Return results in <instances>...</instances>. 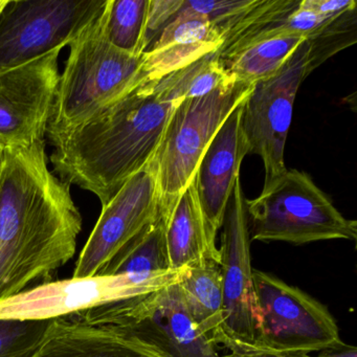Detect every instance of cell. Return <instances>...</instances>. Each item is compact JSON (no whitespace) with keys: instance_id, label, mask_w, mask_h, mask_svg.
<instances>
[{"instance_id":"1","label":"cell","mask_w":357,"mask_h":357,"mask_svg":"<svg viewBox=\"0 0 357 357\" xmlns=\"http://www.w3.org/2000/svg\"><path fill=\"white\" fill-rule=\"evenodd\" d=\"M82 216L47 166L45 142L5 148L0 172V302L49 282L75 256Z\"/></svg>"},{"instance_id":"2","label":"cell","mask_w":357,"mask_h":357,"mask_svg":"<svg viewBox=\"0 0 357 357\" xmlns=\"http://www.w3.org/2000/svg\"><path fill=\"white\" fill-rule=\"evenodd\" d=\"M179 103L162 101L148 83L137 87L52 143L55 172L105 206L128 179L151 164Z\"/></svg>"},{"instance_id":"3","label":"cell","mask_w":357,"mask_h":357,"mask_svg":"<svg viewBox=\"0 0 357 357\" xmlns=\"http://www.w3.org/2000/svg\"><path fill=\"white\" fill-rule=\"evenodd\" d=\"M108 3L70 45L47 127L51 144L147 83L144 54L131 55L108 39Z\"/></svg>"},{"instance_id":"4","label":"cell","mask_w":357,"mask_h":357,"mask_svg":"<svg viewBox=\"0 0 357 357\" xmlns=\"http://www.w3.org/2000/svg\"><path fill=\"white\" fill-rule=\"evenodd\" d=\"M246 208L252 241L303 245L357 237L356 221L344 218L310 175L296 169L246 200Z\"/></svg>"},{"instance_id":"5","label":"cell","mask_w":357,"mask_h":357,"mask_svg":"<svg viewBox=\"0 0 357 357\" xmlns=\"http://www.w3.org/2000/svg\"><path fill=\"white\" fill-rule=\"evenodd\" d=\"M254 85V84H252ZM252 85L234 82L175 107L151 162L160 210H168L195 176L206 148L227 116L248 99Z\"/></svg>"},{"instance_id":"6","label":"cell","mask_w":357,"mask_h":357,"mask_svg":"<svg viewBox=\"0 0 357 357\" xmlns=\"http://www.w3.org/2000/svg\"><path fill=\"white\" fill-rule=\"evenodd\" d=\"M259 324L257 351L319 352L340 342V329L329 309L275 275L252 271Z\"/></svg>"},{"instance_id":"7","label":"cell","mask_w":357,"mask_h":357,"mask_svg":"<svg viewBox=\"0 0 357 357\" xmlns=\"http://www.w3.org/2000/svg\"><path fill=\"white\" fill-rule=\"evenodd\" d=\"M106 0H8L0 12V72L70 45Z\"/></svg>"},{"instance_id":"8","label":"cell","mask_w":357,"mask_h":357,"mask_svg":"<svg viewBox=\"0 0 357 357\" xmlns=\"http://www.w3.org/2000/svg\"><path fill=\"white\" fill-rule=\"evenodd\" d=\"M152 277L104 275L49 281L0 302V319L45 321L78 314L176 283L185 273Z\"/></svg>"},{"instance_id":"9","label":"cell","mask_w":357,"mask_h":357,"mask_svg":"<svg viewBox=\"0 0 357 357\" xmlns=\"http://www.w3.org/2000/svg\"><path fill=\"white\" fill-rule=\"evenodd\" d=\"M84 313L137 336L165 357H223L218 347L196 327L179 281Z\"/></svg>"},{"instance_id":"10","label":"cell","mask_w":357,"mask_h":357,"mask_svg":"<svg viewBox=\"0 0 357 357\" xmlns=\"http://www.w3.org/2000/svg\"><path fill=\"white\" fill-rule=\"evenodd\" d=\"M246 198L236 181L223 220L220 267L222 271L223 325L221 346L231 354L256 352L259 315L252 282Z\"/></svg>"},{"instance_id":"11","label":"cell","mask_w":357,"mask_h":357,"mask_svg":"<svg viewBox=\"0 0 357 357\" xmlns=\"http://www.w3.org/2000/svg\"><path fill=\"white\" fill-rule=\"evenodd\" d=\"M306 40L279 70L252 85L243 104L242 128L250 153L258 154L264 166V188L287 171L284 152L292 121L294 101L307 74Z\"/></svg>"},{"instance_id":"12","label":"cell","mask_w":357,"mask_h":357,"mask_svg":"<svg viewBox=\"0 0 357 357\" xmlns=\"http://www.w3.org/2000/svg\"><path fill=\"white\" fill-rule=\"evenodd\" d=\"M155 171L150 164L126 181L102 208L81 250L74 278L104 275L121 250L160 216Z\"/></svg>"},{"instance_id":"13","label":"cell","mask_w":357,"mask_h":357,"mask_svg":"<svg viewBox=\"0 0 357 357\" xmlns=\"http://www.w3.org/2000/svg\"><path fill=\"white\" fill-rule=\"evenodd\" d=\"M61 50L0 72V144L26 148L45 142L59 82Z\"/></svg>"},{"instance_id":"14","label":"cell","mask_w":357,"mask_h":357,"mask_svg":"<svg viewBox=\"0 0 357 357\" xmlns=\"http://www.w3.org/2000/svg\"><path fill=\"white\" fill-rule=\"evenodd\" d=\"M244 102L227 116L217 131L193 178L206 229L215 243L236 181L240 178L242 162L250 153L242 128Z\"/></svg>"},{"instance_id":"15","label":"cell","mask_w":357,"mask_h":357,"mask_svg":"<svg viewBox=\"0 0 357 357\" xmlns=\"http://www.w3.org/2000/svg\"><path fill=\"white\" fill-rule=\"evenodd\" d=\"M31 357H165L137 336L86 313L49 321Z\"/></svg>"},{"instance_id":"16","label":"cell","mask_w":357,"mask_h":357,"mask_svg":"<svg viewBox=\"0 0 357 357\" xmlns=\"http://www.w3.org/2000/svg\"><path fill=\"white\" fill-rule=\"evenodd\" d=\"M222 43V33L213 22L181 8L144 53L147 83L160 80L208 54L218 52Z\"/></svg>"},{"instance_id":"17","label":"cell","mask_w":357,"mask_h":357,"mask_svg":"<svg viewBox=\"0 0 357 357\" xmlns=\"http://www.w3.org/2000/svg\"><path fill=\"white\" fill-rule=\"evenodd\" d=\"M160 214L171 271H183L206 261L220 264V250L206 229L194 179L174 204Z\"/></svg>"},{"instance_id":"18","label":"cell","mask_w":357,"mask_h":357,"mask_svg":"<svg viewBox=\"0 0 357 357\" xmlns=\"http://www.w3.org/2000/svg\"><path fill=\"white\" fill-rule=\"evenodd\" d=\"M179 287L196 327L219 348L223 325L220 264L206 261L188 267L179 280Z\"/></svg>"},{"instance_id":"19","label":"cell","mask_w":357,"mask_h":357,"mask_svg":"<svg viewBox=\"0 0 357 357\" xmlns=\"http://www.w3.org/2000/svg\"><path fill=\"white\" fill-rule=\"evenodd\" d=\"M305 40L304 37L296 35L261 39L221 62L234 80L252 85L275 75Z\"/></svg>"},{"instance_id":"20","label":"cell","mask_w":357,"mask_h":357,"mask_svg":"<svg viewBox=\"0 0 357 357\" xmlns=\"http://www.w3.org/2000/svg\"><path fill=\"white\" fill-rule=\"evenodd\" d=\"M234 82L237 81L229 76L218 53L214 52L148 85L160 100L174 103L204 97Z\"/></svg>"},{"instance_id":"21","label":"cell","mask_w":357,"mask_h":357,"mask_svg":"<svg viewBox=\"0 0 357 357\" xmlns=\"http://www.w3.org/2000/svg\"><path fill=\"white\" fill-rule=\"evenodd\" d=\"M171 271L162 214L114 258L105 275L152 277Z\"/></svg>"},{"instance_id":"22","label":"cell","mask_w":357,"mask_h":357,"mask_svg":"<svg viewBox=\"0 0 357 357\" xmlns=\"http://www.w3.org/2000/svg\"><path fill=\"white\" fill-rule=\"evenodd\" d=\"M150 0H109L107 36L118 49L141 56L146 51V24Z\"/></svg>"},{"instance_id":"23","label":"cell","mask_w":357,"mask_h":357,"mask_svg":"<svg viewBox=\"0 0 357 357\" xmlns=\"http://www.w3.org/2000/svg\"><path fill=\"white\" fill-rule=\"evenodd\" d=\"M356 8L347 10L328 20L306 39L307 74L327 61L338 52L356 43Z\"/></svg>"},{"instance_id":"24","label":"cell","mask_w":357,"mask_h":357,"mask_svg":"<svg viewBox=\"0 0 357 357\" xmlns=\"http://www.w3.org/2000/svg\"><path fill=\"white\" fill-rule=\"evenodd\" d=\"M49 321L0 319V357L32 356Z\"/></svg>"},{"instance_id":"25","label":"cell","mask_w":357,"mask_h":357,"mask_svg":"<svg viewBox=\"0 0 357 357\" xmlns=\"http://www.w3.org/2000/svg\"><path fill=\"white\" fill-rule=\"evenodd\" d=\"M255 0H214L192 1L183 0L181 10L194 15L202 16L218 26L231 16L240 13L254 3Z\"/></svg>"},{"instance_id":"26","label":"cell","mask_w":357,"mask_h":357,"mask_svg":"<svg viewBox=\"0 0 357 357\" xmlns=\"http://www.w3.org/2000/svg\"><path fill=\"white\" fill-rule=\"evenodd\" d=\"M183 3V0H150L146 24V51L178 13Z\"/></svg>"},{"instance_id":"27","label":"cell","mask_w":357,"mask_h":357,"mask_svg":"<svg viewBox=\"0 0 357 357\" xmlns=\"http://www.w3.org/2000/svg\"><path fill=\"white\" fill-rule=\"evenodd\" d=\"M305 7L321 16H335L357 7L354 0H302Z\"/></svg>"},{"instance_id":"28","label":"cell","mask_w":357,"mask_h":357,"mask_svg":"<svg viewBox=\"0 0 357 357\" xmlns=\"http://www.w3.org/2000/svg\"><path fill=\"white\" fill-rule=\"evenodd\" d=\"M315 357H357V349L340 340L336 344L319 351V355Z\"/></svg>"},{"instance_id":"29","label":"cell","mask_w":357,"mask_h":357,"mask_svg":"<svg viewBox=\"0 0 357 357\" xmlns=\"http://www.w3.org/2000/svg\"><path fill=\"white\" fill-rule=\"evenodd\" d=\"M223 357H315L307 353H279L256 351V352L242 353V354H229Z\"/></svg>"},{"instance_id":"30","label":"cell","mask_w":357,"mask_h":357,"mask_svg":"<svg viewBox=\"0 0 357 357\" xmlns=\"http://www.w3.org/2000/svg\"><path fill=\"white\" fill-rule=\"evenodd\" d=\"M3 152H5V147L0 144V172H1V168H3Z\"/></svg>"},{"instance_id":"31","label":"cell","mask_w":357,"mask_h":357,"mask_svg":"<svg viewBox=\"0 0 357 357\" xmlns=\"http://www.w3.org/2000/svg\"><path fill=\"white\" fill-rule=\"evenodd\" d=\"M8 0H0V12L3 11L5 6L7 5Z\"/></svg>"}]
</instances>
